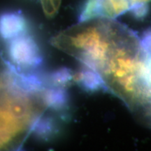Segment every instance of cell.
<instances>
[{"label": "cell", "instance_id": "obj_1", "mask_svg": "<svg viewBox=\"0 0 151 151\" xmlns=\"http://www.w3.org/2000/svg\"><path fill=\"white\" fill-rule=\"evenodd\" d=\"M8 52L12 62L22 67L34 68L42 62L39 46L29 36L22 35L11 39Z\"/></svg>", "mask_w": 151, "mask_h": 151}, {"label": "cell", "instance_id": "obj_2", "mask_svg": "<svg viewBox=\"0 0 151 151\" xmlns=\"http://www.w3.org/2000/svg\"><path fill=\"white\" fill-rule=\"evenodd\" d=\"M34 123L19 118L0 97V149L4 148Z\"/></svg>", "mask_w": 151, "mask_h": 151}, {"label": "cell", "instance_id": "obj_3", "mask_svg": "<svg viewBox=\"0 0 151 151\" xmlns=\"http://www.w3.org/2000/svg\"><path fill=\"white\" fill-rule=\"evenodd\" d=\"M129 10V0H87L80 14L79 22L97 18L113 19Z\"/></svg>", "mask_w": 151, "mask_h": 151}, {"label": "cell", "instance_id": "obj_4", "mask_svg": "<svg viewBox=\"0 0 151 151\" xmlns=\"http://www.w3.org/2000/svg\"><path fill=\"white\" fill-rule=\"evenodd\" d=\"M27 29V21L20 13H5L0 16V37L6 40L23 35Z\"/></svg>", "mask_w": 151, "mask_h": 151}, {"label": "cell", "instance_id": "obj_5", "mask_svg": "<svg viewBox=\"0 0 151 151\" xmlns=\"http://www.w3.org/2000/svg\"><path fill=\"white\" fill-rule=\"evenodd\" d=\"M44 104L55 110L63 108L67 104V97L66 92L60 89H48L43 94Z\"/></svg>", "mask_w": 151, "mask_h": 151}, {"label": "cell", "instance_id": "obj_6", "mask_svg": "<svg viewBox=\"0 0 151 151\" xmlns=\"http://www.w3.org/2000/svg\"><path fill=\"white\" fill-rule=\"evenodd\" d=\"M52 122L48 118L40 119L39 121L34 123L33 129L34 131L39 137L46 138L48 137L52 132Z\"/></svg>", "mask_w": 151, "mask_h": 151}, {"label": "cell", "instance_id": "obj_7", "mask_svg": "<svg viewBox=\"0 0 151 151\" xmlns=\"http://www.w3.org/2000/svg\"><path fill=\"white\" fill-rule=\"evenodd\" d=\"M130 4V10L136 16L142 17L147 13L148 4L151 0H129Z\"/></svg>", "mask_w": 151, "mask_h": 151}, {"label": "cell", "instance_id": "obj_8", "mask_svg": "<svg viewBox=\"0 0 151 151\" xmlns=\"http://www.w3.org/2000/svg\"><path fill=\"white\" fill-rule=\"evenodd\" d=\"M41 2L46 16L52 17L59 10L61 0H41Z\"/></svg>", "mask_w": 151, "mask_h": 151}, {"label": "cell", "instance_id": "obj_9", "mask_svg": "<svg viewBox=\"0 0 151 151\" xmlns=\"http://www.w3.org/2000/svg\"><path fill=\"white\" fill-rule=\"evenodd\" d=\"M52 80L56 84L66 83L70 80L71 76L67 70H60L55 72L51 76Z\"/></svg>", "mask_w": 151, "mask_h": 151}, {"label": "cell", "instance_id": "obj_10", "mask_svg": "<svg viewBox=\"0 0 151 151\" xmlns=\"http://www.w3.org/2000/svg\"><path fill=\"white\" fill-rule=\"evenodd\" d=\"M3 86V82H2V80H1V78H0V88H1V87Z\"/></svg>", "mask_w": 151, "mask_h": 151}, {"label": "cell", "instance_id": "obj_11", "mask_svg": "<svg viewBox=\"0 0 151 151\" xmlns=\"http://www.w3.org/2000/svg\"><path fill=\"white\" fill-rule=\"evenodd\" d=\"M151 117V116H150ZM149 120H150V119H149ZM149 120H148V122H149ZM148 123H147V124H148ZM147 124H146V126H147Z\"/></svg>", "mask_w": 151, "mask_h": 151}]
</instances>
